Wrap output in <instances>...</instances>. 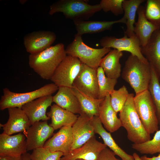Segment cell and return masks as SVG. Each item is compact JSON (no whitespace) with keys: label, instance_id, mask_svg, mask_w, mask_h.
Masks as SVG:
<instances>
[{"label":"cell","instance_id":"cell-4","mask_svg":"<svg viewBox=\"0 0 160 160\" xmlns=\"http://www.w3.org/2000/svg\"><path fill=\"white\" fill-rule=\"evenodd\" d=\"M99 4L91 5L84 0H60L50 6L49 14L52 15L62 12L67 19L76 20H87L101 10Z\"/></svg>","mask_w":160,"mask_h":160},{"label":"cell","instance_id":"cell-35","mask_svg":"<svg viewBox=\"0 0 160 160\" xmlns=\"http://www.w3.org/2000/svg\"><path fill=\"white\" fill-rule=\"evenodd\" d=\"M124 0H101L99 4L101 9L105 12H111L117 16L124 13L122 7Z\"/></svg>","mask_w":160,"mask_h":160},{"label":"cell","instance_id":"cell-27","mask_svg":"<svg viewBox=\"0 0 160 160\" xmlns=\"http://www.w3.org/2000/svg\"><path fill=\"white\" fill-rule=\"evenodd\" d=\"M71 89L79 101L82 113L91 118L98 116L99 108L104 98L94 99L82 93L74 87L73 86Z\"/></svg>","mask_w":160,"mask_h":160},{"label":"cell","instance_id":"cell-21","mask_svg":"<svg viewBox=\"0 0 160 160\" xmlns=\"http://www.w3.org/2000/svg\"><path fill=\"white\" fill-rule=\"evenodd\" d=\"M141 48L142 54L160 78V28L155 31L146 44Z\"/></svg>","mask_w":160,"mask_h":160},{"label":"cell","instance_id":"cell-13","mask_svg":"<svg viewBox=\"0 0 160 160\" xmlns=\"http://www.w3.org/2000/svg\"><path fill=\"white\" fill-rule=\"evenodd\" d=\"M93 117L83 113L78 116L72 127L73 140L70 151L81 147L95 136L92 123Z\"/></svg>","mask_w":160,"mask_h":160},{"label":"cell","instance_id":"cell-8","mask_svg":"<svg viewBox=\"0 0 160 160\" xmlns=\"http://www.w3.org/2000/svg\"><path fill=\"white\" fill-rule=\"evenodd\" d=\"M82 64L78 58L67 55L56 69L50 80L58 87L72 88Z\"/></svg>","mask_w":160,"mask_h":160},{"label":"cell","instance_id":"cell-10","mask_svg":"<svg viewBox=\"0 0 160 160\" xmlns=\"http://www.w3.org/2000/svg\"><path fill=\"white\" fill-rule=\"evenodd\" d=\"M97 69L82 63L80 71L74 80L73 86L90 97L99 99Z\"/></svg>","mask_w":160,"mask_h":160},{"label":"cell","instance_id":"cell-14","mask_svg":"<svg viewBox=\"0 0 160 160\" xmlns=\"http://www.w3.org/2000/svg\"><path fill=\"white\" fill-rule=\"evenodd\" d=\"M56 38V34L52 31H34L24 36L23 43L26 51L30 54H33L40 52L51 46Z\"/></svg>","mask_w":160,"mask_h":160},{"label":"cell","instance_id":"cell-41","mask_svg":"<svg viewBox=\"0 0 160 160\" xmlns=\"http://www.w3.org/2000/svg\"><path fill=\"white\" fill-rule=\"evenodd\" d=\"M76 160H84L82 159H78Z\"/></svg>","mask_w":160,"mask_h":160},{"label":"cell","instance_id":"cell-37","mask_svg":"<svg viewBox=\"0 0 160 160\" xmlns=\"http://www.w3.org/2000/svg\"><path fill=\"white\" fill-rule=\"evenodd\" d=\"M0 160H23L22 155L19 156H0Z\"/></svg>","mask_w":160,"mask_h":160},{"label":"cell","instance_id":"cell-16","mask_svg":"<svg viewBox=\"0 0 160 160\" xmlns=\"http://www.w3.org/2000/svg\"><path fill=\"white\" fill-rule=\"evenodd\" d=\"M106 147L104 143L97 140L95 136L81 147L63 156L60 160H97L100 152Z\"/></svg>","mask_w":160,"mask_h":160},{"label":"cell","instance_id":"cell-26","mask_svg":"<svg viewBox=\"0 0 160 160\" xmlns=\"http://www.w3.org/2000/svg\"><path fill=\"white\" fill-rule=\"evenodd\" d=\"M123 55L122 52L113 49L102 59L99 66L103 69L107 77L117 79L120 76L121 65L119 60Z\"/></svg>","mask_w":160,"mask_h":160},{"label":"cell","instance_id":"cell-29","mask_svg":"<svg viewBox=\"0 0 160 160\" xmlns=\"http://www.w3.org/2000/svg\"><path fill=\"white\" fill-rule=\"evenodd\" d=\"M98 85L99 89V99L104 98L114 90L117 83V79L107 77L103 69L98 67L97 69Z\"/></svg>","mask_w":160,"mask_h":160},{"label":"cell","instance_id":"cell-34","mask_svg":"<svg viewBox=\"0 0 160 160\" xmlns=\"http://www.w3.org/2000/svg\"><path fill=\"white\" fill-rule=\"evenodd\" d=\"M63 155L61 152H52L42 147L33 150L30 154V158L31 160H60Z\"/></svg>","mask_w":160,"mask_h":160},{"label":"cell","instance_id":"cell-15","mask_svg":"<svg viewBox=\"0 0 160 160\" xmlns=\"http://www.w3.org/2000/svg\"><path fill=\"white\" fill-rule=\"evenodd\" d=\"M52 97L49 95L41 97L22 106L21 108L28 117L31 125L36 122L47 121L50 119L46 111L53 102Z\"/></svg>","mask_w":160,"mask_h":160},{"label":"cell","instance_id":"cell-3","mask_svg":"<svg viewBox=\"0 0 160 160\" xmlns=\"http://www.w3.org/2000/svg\"><path fill=\"white\" fill-rule=\"evenodd\" d=\"M134 95L129 93L127 100L119 112V118L127 132V137L134 144L145 143L151 139L150 134L146 130L136 111L134 103Z\"/></svg>","mask_w":160,"mask_h":160},{"label":"cell","instance_id":"cell-5","mask_svg":"<svg viewBox=\"0 0 160 160\" xmlns=\"http://www.w3.org/2000/svg\"><path fill=\"white\" fill-rule=\"evenodd\" d=\"M82 36L76 33L72 41L65 49L67 55L79 59L82 63L91 68L97 69L102 59L111 50V48H91L83 42Z\"/></svg>","mask_w":160,"mask_h":160},{"label":"cell","instance_id":"cell-22","mask_svg":"<svg viewBox=\"0 0 160 160\" xmlns=\"http://www.w3.org/2000/svg\"><path fill=\"white\" fill-rule=\"evenodd\" d=\"M52 98L53 102L62 108L75 114L82 113L79 101L71 88L59 87L57 92Z\"/></svg>","mask_w":160,"mask_h":160},{"label":"cell","instance_id":"cell-9","mask_svg":"<svg viewBox=\"0 0 160 160\" xmlns=\"http://www.w3.org/2000/svg\"><path fill=\"white\" fill-rule=\"evenodd\" d=\"M100 43L102 47L113 48L121 52H128L145 63H149L141 52L140 41L135 34L129 37L124 34L123 37L119 38L106 36L100 39Z\"/></svg>","mask_w":160,"mask_h":160},{"label":"cell","instance_id":"cell-12","mask_svg":"<svg viewBox=\"0 0 160 160\" xmlns=\"http://www.w3.org/2000/svg\"><path fill=\"white\" fill-rule=\"evenodd\" d=\"M26 136L23 134L0 135V156L17 157L27 153Z\"/></svg>","mask_w":160,"mask_h":160},{"label":"cell","instance_id":"cell-40","mask_svg":"<svg viewBox=\"0 0 160 160\" xmlns=\"http://www.w3.org/2000/svg\"><path fill=\"white\" fill-rule=\"evenodd\" d=\"M132 155L134 157L135 160H142L137 153L135 152L133 153Z\"/></svg>","mask_w":160,"mask_h":160},{"label":"cell","instance_id":"cell-25","mask_svg":"<svg viewBox=\"0 0 160 160\" xmlns=\"http://www.w3.org/2000/svg\"><path fill=\"white\" fill-rule=\"evenodd\" d=\"M51 119L50 125L55 130L63 127H72L78 116L55 104L47 113Z\"/></svg>","mask_w":160,"mask_h":160},{"label":"cell","instance_id":"cell-23","mask_svg":"<svg viewBox=\"0 0 160 160\" xmlns=\"http://www.w3.org/2000/svg\"><path fill=\"white\" fill-rule=\"evenodd\" d=\"M92 123L95 133L101 137L104 143L116 155L119 156L121 160H135L133 155L127 153L116 143L111 133L108 132L104 127L98 116H95L92 118Z\"/></svg>","mask_w":160,"mask_h":160},{"label":"cell","instance_id":"cell-1","mask_svg":"<svg viewBox=\"0 0 160 160\" xmlns=\"http://www.w3.org/2000/svg\"><path fill=\"white\" fill-rule=\"evenodd\" d=\"M67 55L64 44L59 43L38 53L30 54L29 65L41 78L50 80Z\"/></svg>","mask_w":160,"mask_h":160},{"label":"cell","instance_id":"cell-6","mask_svg":"<svg viewBox=\"0 0 160 160\" xmlns=\"http://www.w3.org/2000/svg\"><path fill=\"white\" fill-rule=\"evenodd\" d=\"M58 87L51 83L45 85L35 90L25 93L12 92L7 88L3 89L0 100V109L3 111L12 107L21 108L24 104L44 96L52 95Z\"/></svg>","mask_w":160,"mask_h":160},{"label":"cell","instance_id":"cell-20","mask_svg":"<svg viewBox=\"0 0 160 160\" xmlns=\"http://www.w3.org/2000/svg\"><path fill=\"white\" fill-rule=\"evenodd\" d=\"M126 21V18L123 16L119 20L111 21L79 20L73 22L77 33L82 36L86 33H97L111 30L114 24L118 23L125 24Z\"/></svg>","mask_w":160,"mask_h":160},{"label":"cell","instance_id":"cell-2","mask_svg":"<svg viewBox=\"0 0 160 160\" xmlns=\"http://www.w3.org/2000/svg\"><path fill=\"white\" fill-rule=\"evenodd\" d=\"M121 76L135 95L138 94L148 89L151 77V65L130 54L125 63Z\"/></svg>","mask_w":160,"mask_h":160},{"label":"cell","instance_id":"cell-32","mask_svg":"<svg viewBox=\"0 0 160 160\" xmlns=\"http://www.w3.org/2000/svg\"><path fill=\"white\" fill-rule=\"evenodd\" d=\"M145 12L147 19L160 28V0H147Z\"/></svg>","mask_w":160,"mask_h":160},{"label":"cell","instance_id":"cell-38","mask_svg":"<svg viewBox=\"0 0 160 160\" xmlns=\"http://www.w3.org/2000/svg\"><path fill=\"white\" fill-rule=\"evenodd\" d=\"M140 157L142 160H160V153L157 156H154L152 157H148L145 155Z\"/></svg>","mask_w":160,"mask_h":160},{"label":"cell","instance_id":"cell-31","mask_svg":"<svg viewBox=\"0 0 160 160\" xmlns=\"http://www.w3.org/2000/svg\"><path fill=\"white\" fill-rule=\"evenodd\" d=\"M132 148L141 154L160 153V130L156 132L152 139L142 143H133Z\"/></svg>","mask_w":160,"mask_h":160},{"label":"cell","instance_id":"cell-7","mask_svg":"<svg viewBox=\"0 0 160 160\" xmlns=\"http://www.w3.org/2000/svg\"><path fill=\"white\" fill-rule=\"evenodd\" d=\"M134 103L136 111L147 131L150 134L158 130L155 105L148 90L135 95Z\"/></svg>","mask_w":160,"mask_h":160},{"label":"cell","instance_id":"cell-17","mask_svg":"<svg viewBox=\"0 0 160 160\" xmlns=\"http://www.w3.org/2000/svg\"><path fill=\"white\" fill-rule=\"evenodd\" d=\"M9 118L4 124H0L4 132L9 135L23 132L25 135L31 125L30 120L21 108L12 107L7 109Z\"/></svg>","mask_w":160,"mask_h":160},{"label":"cell","instance_id":"cell-28","mask_svg":"<svg viewBox=\"0 0 160 160\" xmlns=\"http://www.w3.org/2000/svg\"><path fill=\"white\" fill-rule=\"evenodd\" d=\"M144 0H124L122 7L124 15L126 19V25L127 28L124 34L130 37L135 35L134 33V25L136 12L141 4Z\"/></svg>","mask_w":160,"mask_h":160},{"label":"cell","instance_id":"cell-24","mask_svg":"<svg viewBox=\"0 0 160 160\" xmlns=\"http://www.w3.org/2000/svg\"><path fill=\"white\" fill-rule=\"evenodd\" d=\"M138 20L135 23L134 33L140 41L141 47L147 43L153 33L160 29L150 22L145 14V7L140 5L137 11Z\"/></svg>","mask_w":160,"mask_h":160},{"label":"cell","instance_id":"cell-19","mask_svg":"<svg viewBox=\"0 0 160 160\" xmlns=\"http://www.w3.org/2000/svg\"><path fill=\"white\" fill-rule=\"evenodd\" d=\"M117 114L111 105L110 95L106 96L100 106L98 116L104 128L111 133L117 131L122 127L121 121Z\"/></svg>","mask_w":160,"mask_h":160},{"label":"cell","instance_id":"cell-18","mask_svg":"<svg viewBox=\"0 0 160 160\" xmlns=\"http://www.w3.org/2000/svg\"><path fill=\"white\" fill-rule=\"evenodd\" d=\"M73 140L72 127H63L46 141L43 147L52 152H61L64 156L70 151Z\"/></svg>","mask_w":160,"mask_h":160},{"label":"cell","instance_id":"cell-39","mask_svg":"<svg viewBox=\"0 0 160 160\" xmlns=\"http://www.w3.org/2000/svg\"><path fill=\"white\" fill-rule=\"evenodd\" d=\"M23 160H31L30 158V154L27 153L22 155Z\"/></svg>","mask_w":160,"mask_h":160},{"label":"cell","instance_id":"cell-30","mask_svg":"<svg viewBox=\"0 0 160 160\" xmlns=\"http://www.w3.org/2000/svg\"><path fill=\"white\" fill-rule=\"evenodd\" d=\"M151 65V77L148 90L155 105L159 125L160 126V78L155 69Z\"/></svg>","mask_w":160,"mask_h":160},{"label":"cell","instance_id":"cell-33","mask_svg":"<svg viewBox=\"0 0 160 160\" xmlns=\"http://www.w3.org/2000/svg\"><path fill=\"white\" fill-rule=\"evenodd\" d=\"M129 94L127 88L123 85L118 90L114 89L110 95L111 105L117 113L123 108Z\"/></svg>","mask_w":160,"mask_h":160},{"label":"cell","instance_id":"cell-11","mask_svg":"<svg viewBox=\"0 0 160 160\" xmlns=\"http://www.w3.org/2000/svg\"><path fill=\"white\" fill-rule=\"evenodd\" d=\"M54 130L47 121H37L31 125L25 134L27 151L43 147Z\"/></svg>","mask_w":160,"mask_h":160},{"label":"cell","instance_id":"cell-36","mask_svg":"<svg viewBox=\"0 0 160 160\" xmlns=\"http://www.w3.org/2000/svg\"><path fill=\"white\" fill-rule=\"evenodd\" d=\"M115 153L107 147L100 153L97 160H120L115 157Z\"/></svg>","mask_w":160,"mask_h":160}]
</instances>
